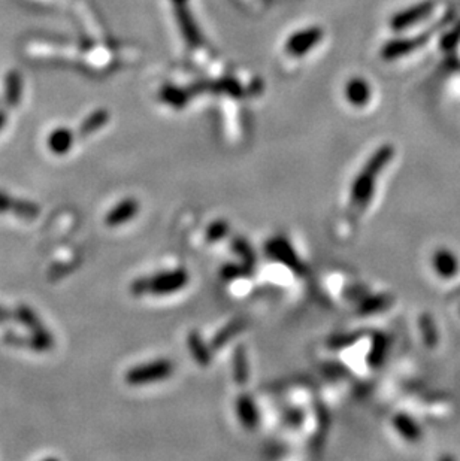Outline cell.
<instances>
[{
	"instance_id": "6da1fadb",
	"label": "cell",
	"mask_w": 460,
	"mask_h": 461,
	"mask_svg": "<svg viewBox=\"0 0 460 461\" xmlns=\"http://www.w3.org/2000/svg\"><path fill=\"white\" fill-rule=\"evenodd\" d=\"M190 276L186 269H175L168 272H160L151 276L137 278L131 285V293L133 296H169L187 287Z\"/></svg>"
},
{
	"instance_id": "7a4b0ae2",
	"label": "cell",
	"mask_w": 460,
	"mask_h": 461,
	"mask_svg": "<svg viewBox=\"0 0 460 461\" xmlns=\"http://www.w3.org/2000/svg\"><path fill=\"white\" fill-rule=\"evenodd\" d=\"M393 150L390 146H381V148L376 151L371 160L366 163L365 169L362 173L358 175L357 179L354 181L353 186V193L352 197L353 202L357 205H365L367 202V197L371 195V188H372V179L375 178V175L381 170L383 166L390 160Z\"/></svg>"
},
{
	"instance_id": "3957f363",
	"label": "cell",
	"mask_w": 460,
	"mask_h": 461,
	"mask_svg": "<svg viewBox=\"0 0 460 461\" xmlns=\"http://www.w3.org/2000/svg\"><path fill=\"white\" fill-rule=\"evenodd\" d=\"M173 363L168 358H159L154 362L140 364L127 371L124 380L128 385H146L168 380L173 373Z\"/></svg>"
},
{
	"instance_id": "277c9868",
	"label": "cell",
	"mask_w": 460,
	"mask_h": 461,
	"mask_svg": "<svg viewBox=\"0 0 460 461\" xmlns=\"http://www.w3.org/2000/svg\"><path fill=\"white\" fill-rule=\"evenodd\" d=\"M434 9H435L434 0H423V2H419L407 9H403V11L392 17L390 21L392 29L405 30L408 29V27L419 24L420 21H425L426 18H429L430 14L434 12Z\"/></svg>"
},
{
	"instance_id": "5b68a950",
	"label": "cell",
	"mask_w": 460,
	"mask_h": 461,
	"mask_svg": "<svg viewBox=\"0 0 460 461\" xmlns=\"http://www.w3.org/2000/svg\"><path fill=\"white\" fill-rule=\"evenodd\" d=\"M265 251L268 253V255L275 262H280L281 264L290 267L294 272L302 273L305 271V267L300 263L296 253L289 244L287 239L284 237H274L271 241L265 245Z\"/></svg>"
},
{
	"instance_id": "8992f818",
	"label": "cell",
	"mask_w": 460,
	"mask_h": 461,
	"mask_svg": "<svg viewBox=\"0 0 460 461\" xmlns=\"http://www.w3.org/2000/svg\"><path fill=\"white\" fill-rule=\"evenodd\" d=\"M430 33L426 32L419 36H414V38H399V39H392L381 48V57L384 60H396L403 57L412 51H416L417 48L423 47L429 39Z\"/></svg>"
},
{
	"instance_id": "52a82bcc",
	"label": "cell",
	"mask_w": 460,
	"mask_h": 461,
	"mask_svg": "<svg viewBox=\"0 0 460 461\" xmlns=\"http://www.w3.org/2000/svg\"><path fill=\"white\" fill-rule=\"evenodd\" d=\"M321 39H323V30L320 27H308V29H303L290 36L286 43V50L294 57H300V55L314 48Z\"/></svg>"
},
{
	"instance_id": "ba28073f",
	"label": "cell",
	"mask_w": 460,
	"mask_h": 461,
	"mask_svg": "<svg viewBox=\"0 0 460 461\" xmlns=\"http://www.w3.org/2000/svg\"><path fill=\"white\" fill-rule=\"evenodd\" d=\"M140 212V202L132 197H127L118 204L108 212L105 217V224L108 227H118L126 224L127 221H131L135 218Z\"/></svg>"
},
{
	"instance_id": "9c48e42d",
	"label": "cell",
	"mask_w": 460,
	"mask_h": 461,
	"mask_svg": "<svg viewBox=\"0 0 460 461\" xmlns=\"http://www.w3.org/2000/svg\"><path fill=\"white\" fill-rule=\"evenodd\" d=\"M173 5H175V12H177V18L181 24L184 38H186V41L189 42V45H191V47H198L202 42V38L195 21L191 20V14L187 9V0H173Z\"/></svg>"
},
{
	"instance_id": "30bf717a",
	"label": "cell",
	"mask_w": 460,
	"mask_h": 461,
	"mask_svg": "<svg viewBox=\"0 0 460 461\" xmlns=\"http://www.w3.org/2000/svg\"><path fill=\"white\" fill-rule=\"evenodd\" d=\"M236 415L242 426L248 430H254L259 426V409H257L254 400L248 394H241L236 399Z\"/></svg>"
},
{
	"instance_id": "8fae6325",
	"label": "cell",
	"mask_w": 460,
	"mask_h": 461,
	"mask_svg": "<svg viewBox=\"0 0 460 461\" xmlns=\"http://www.w3.org/2000/svg\"><path fill=\"white\" fill-rule=\"evenodd\" d=\"M345 97L353 106H365L371 99V87L363 78H353L345 86Z\"/></svg>"
},
{
	"instance_id": "7c38bea8",
	"label": "cell",
	"mask_w": 460,
	"mask_h": 461,
	"mask_svg": "<svg viewBox=\"0 0 460 461\" xmlns=\"http://www.w3.org/2000/svg\"><path fill=\"white\" fill-rule=\"evenodd\" d=\"M48 150L56 155L68 154L73 145V133L66 127H59L48 135Z\"/></svg>"
},
{
	"instance_id": "4fadbf2b",
	"label": "cell",
	"mask_w": 460,
	"mask_h": 461,
	"mask_svg": "<svg viewBox=\"0 0 460 461\" xmlns=\"http://www.w3.org/2000/svg\"><path fill=\"white\" fill-rule=\"evenodd\" d=\"M23 95V78L20 72L11 70L5 79V100L9 108H17L20 105Z\"/></svg>"
},
{
	"instance_id": "5bb4252c",
	"label": "cell",
	"mask_w": 460,
	"mask_h": 461,
	"mask_svg": "<svg viewBox=\"0 0 460 461\" xmlns=\"http://www.w3.org/2000/svg\"><path fill=\"white\" fill-rule=\"evenodd\" d=\"M187 345L193 358H195L200 366H208L211 363V355H213L211 353H213V349L205 344V340L202 339L198 331H191L189 335Z\"/></svg>"
},
{
	"instance_id": "9a60e30c",
	"label": "cell",
	"mask_w": 460,
	"mask_h": 461,
	"mask_svg": "<svg viewBox=\"0 0 460 461\" xmlns=\"http://www.w3.org/2000/svg\"><path fill=\"white\" fill-rule=\"evenodd\" d=\"M14 315L15 321L20 322L21 326H24L27 330H30V333H36V331H42L45 330V326L42 324V321L39 317L36 315V312L29 306V305H18L14 309Z\"/></svg>"
},
{
	"instance_id": "2e32d148",
	"label": "cell",
	"mask_w": 460,
	"mask_h": 461,
	"mask_svg": "<svg viewBox=\"0 0 460 461\" xmlns=\"http://www.w3.org/2000/svg\"><path fill=\"white\" fill-rule=\"evenodd\" d=\"M9 214H12L26 221H33L41 215V206L38 204H35V202L32 200L12 197V204H11V209H9Z\"/></svg>"
},
{
	"instance_id": "e0dca14e",
	"label": "cell",
	"mask_w": 460,
	"mask_h": 461,
	"mask_svg": "<svg viewBox=\"0 0 460 461\" xmlns=\"http://www.w3.org/2000/svg\"><path fill=\"white\" fill-rule=\"evenodd\" d=\"M244 326H245V321L244 320H235L232 322H229V324L226 327H223L214 336L213 342H211V345H209L211 349H213V351H215V349L223 348L230 339H233L238 333H241Z\"/></svg>"
},
{
	"instance_id": "ac0fdd59",
	"label": "cell",
	"mask_w": 460,
	"mask_h": 461,
	"mask_svg": "<svg viewBox=\"0 0 460 461\" xmlns=\"http://www.w3.org/2000/svg\"><path fill=\"white\" fill-rule=\"evenodd\" d=\"M108 119H109V114L106 112L105 109H97L95 110L93 114H90L84 121L81 123L79 126V136H88L91 133H95L97 132L99 128H102L106 123H108Z\"/></svg>"
},
{
	"instance_id": "d6986e66",
	"label": "cell",
	"mask_w": 460,
	"mask_h": 461,
	"mask_svg": "<svg viewBox=\"0 0 460 461\" xmlns=\"http://www.w3.org/2000/svg\"><path fill=\"white\" fill-rule=\"evenodd\" d=\"M233 377L235 382L239 385H245L248 381V360L244 346H238L233 354Z\"/></svg>"
},
{
	"instance_id": "ffe728a7",
	"label": "cell",
	"mask_w": 460,
	"mask_h": 461,
	"mask_svg": "<svg viewBox=\"0 0 460 461\" xmlns=\"http://www.w3.org/2000/svg\"><path fill=\"white\" fill-rule=\"evenodd\" d=\"M27 348L33 349L36 353H47L54 348V337L47 328L30 333V336L27 337Z\"/></svg>"
},
{
	"instance_id": "44dd1931",
	"label": "cell",
	"mask_w": 460,
	"mask_h": 461,
	"mask_svg": "<svg viewBox=\"0 0 460 461\" xmlns=\"http://www.w3.org/2000/svg\"><path fill=\"white\" fill-rule=\"evenodd\" d=\"M230 226L226 223L224 219H218L214 221L213 224H209V227L207 228V241L208 242H218L222 241V239L226 237V235L229 233Z\"/></svg>"
},
{
	"instance_id": "7402d4cb",
	"label": "cell",
	"mask_w": 460,
	"mask_h": 461,
	"mask_svg": "<svg viewBox=\"0 0 460 461\" xmlns=\"http://www.w3.org/2000/svg\"><path fill=\"white\" fill-rule=\"evenodd\" d=\"M162 99L168 105L181 108V106H184V105L187 104L189 95L186 93V91H181V90H177V88H168V90H164L163 93H162Z\"/></svg>"
},
{
	"instance_id": "603a6c76",
	"label": "cell",
	"mask_w": 460,
	"mask_h": 461,
	"mask_svg": "<svg viewBox=\"0 0 460 461\" xmlns=\"http://www.w3.org/2000/svg\"><path fill=\"white\" fill-rule=\"evenodd\" d=\"M233 251L239 257L244 258V263L247 266H253L256 263V257L253 254L251 246L248 245L247 241H244V239H239V237L235 239V241H233Z\"/></svg>"
},
{
	"instance_id": "cb8c5ba5",
	"label": "cell",
	"mask_w": 460,
	"mask_h": 461,
	"mask_svg": "<svg viewBox=\"0 0 460 461\" xmlns=\"http://www.w3.org/2000/svg\"><path fill=\"white\" fill-rule=\"evenodd\" d=\"M459 42H460V26L454 27L453 30H450L443 36V39H441V47L444 50H452Z\"/></svg>"
},
{
	"instance_id": "d4e9b609",
	"label": "cell",
	"mask_w": 460,
	"mask_h": 461,
	"mask_svg": "<svg viewBox=\"0 0 460 461\" xmlns=\"http://www.w3.org/2000/svg\"><path fill=\"white\" fill-rule=\"evenodd\" d=\"M3 342L9 346L27 348V337L15 333V331H6V333L3 335Z\"/></svg>"
},
{
	"instance_id": "484cf974",
	"label": "cell",
	"mask_w": 460,
	"mask_h": 461,
	"mask_svg": "<svg viewBox=\"0 0 460 461\" xmlns=\"http://www.w3.org/2000/svg\"><path fill=\"white\" fill-rule=\"evenodd\" d=\"M12 204V196H9L6 191L0 190V214H9Z\"/></svg>"
},
{
	"instance_id": "4316f807",
	"label": "cell",
	"mask_w": 460,
	"mask_h": 461,
	"mask_svg": "<svg viewBox=\"0 0 460 461\" xmlns=\"http://www.w3.org/2000/svg\"><path fill=\"white\" fill-rule=\"evenodd\" d=\"M15 321V315H14V311L8 309L6 306L0 305V326H5L8 322Z\"/></svg>"
},
{
	"instance_id": "83f0119b",
	"label": "cell",
	"mask_w": 460,
	"mask_h": 461,
	"mask_svg": "<svg viewBox=\"0 0 460 461\" xmlns=\"http://www.w3.org/2000/svg\"><path fill=\"white\" fill-rule=\"evenodd\" d=\"M6 121H8V115H6V112H5V110H0V130H2V128L5 127Z\"/></svg>"
}]
</instances>
